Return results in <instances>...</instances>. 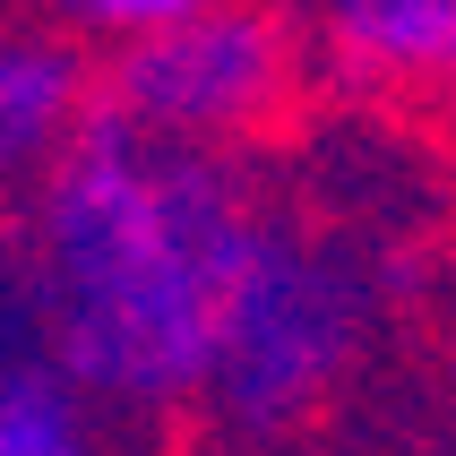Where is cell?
<instances>
[{"label": "cell", "mask_w": 456, "mask_h": 456, "mask_svg": "<svg viewBox=\"0 0 456 456\" xmlns=\"http://www.w3.org/2000/svg\"><path fill=\"white\" fill-rule=\"evenodd\" d=\"M302 26L276 0H216L103 52V121L199 155H241L302 103Z\"/></svg>", "instance_id": "cell-3"}, {"label": "cell", "mask_w": 456, "mask_h": 456, "mask_svg": "<svg viewBox=\"0 0 456 456\" xmlns=\"http://www.w3.org/2000/svg\"><path fill=\"white\" fill-rule=\"evenodd\" d=\"M370 345V276L345 241L310 224H267L250 276L232 293L224 345L199 405L241 439H284L336 405Z\"/></svg>", "instance_id": "cell-2"}, {"label": "cell", "mask_w": 456, "mask_h": 456, "mask_svg": "<svg viewBox=\"0 0 456 456\" xmlns=\"http://www.w3.org/2000/svg\"><path fill=\"white\" fill-rule=\"evenodd\" d=\"M310 44L354 95H456V0H319Z\"/></svg>", "instance_id": "cell-4"}, {"label": "cell", "mask_w": 456, "mask_h": 456, "mask_svg": "<svg viewBox=\"0 0 456 456\" xmlns=\"http://www.w3.org/2000/svg\"><path fill=\"white\" fill-rule=\"evenodd\" d=\"M258 241L267 216L232 155L103 121L26 190L18 336L77 370L112 413H173L207 396Z\"/></svg>", "instance_id": "cell-1"}, {"label": "cell", "mask_w": 456, "mask_h": 456, "mask_svg": "<svg viewBox=\"0 0 456 456\" xmlns=\"http://www.w3.org/2000/svg\"><path fill=\"white\" fill-rule=\"evenodd\" d=\"M35 9L52 26H69L77 44L121 52L138 35H155V26H181V18H199V9H216V0H35Z\"/></svg>", "instance_id": "cell-7"}, {"label": "cell", "mask_w": 456, "mask_h": 456, "mask_svg": "<svg viewBox=\"0 0 456 456\" xmlns=\"http://www.w3.org/2000/svg\"><path fill=\"white\" fill-rule=\"evenodd\" d=\"M103 129V52L69 26H26L0 52V155L26 181Z\"/></svg>", "instance_id": "cell-5"}, {"label": "cell", "mask_w": 456, "mask_h": 456, "mask_svg": "<svg viewBox=\"0 0 456 456\" xmlns=\"http://www.w3.org/2000/svg\"><path fill=\"white\" fill-rule=\"evenodd\" d=\"M0 456H112V405L18 336L0 370Z\"/></svg>", "instance_id": "cell-6"}]
</instances>
